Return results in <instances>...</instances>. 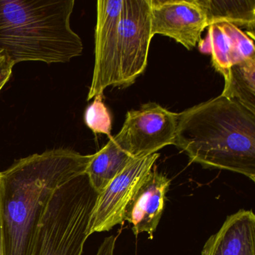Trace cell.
<instances>
[{
	"label": "cell",
	"instance_id": "6da1fadb",
	"mask_svg": "<svg viewBox=\"0 0 255 255\" xmlns=\"http://www.w3.org/2000/svg\"><path fill=\"white\" fill-rule=\"evenodd\" d=\"M92 156L53 149L17 159L0 172L5 255H32L38 224L53 192L86 174Z\"/></svg>",
	"mask_w": 255,
	"mask_h": 255
},
{
	"label": "cell",
	"instance_id": "7a4b0ae2",
	"mask_svg": "<svg viewBox=\"0 0 255 255\" xmlns=\"http://www.w3.org/2000/svg\"><path fill=\"white\" fill-rule=\"evenodd\" d=\"M174 145L204 168L255 181V114L234 100L220 95L178 113Z\"/></svg>",
	"mask_w": 255,
	"mask_h": 255
},
{
	"label": "cell",
	"instance_id": "3957f363",
	"mask_svg": "<svg viewBox=\"0 0 255 255\" xmlns=\"http://www.w3.org/2000/svg\"><path fill=\"white\" fill-rule=\"evenodd\" d=\"M74 0H0V52L22 62L65 63L83 53L71 29Z\"/></svg>",
	"mask_w": 255,
	"mask_h": 255
},
{
	"label": "cell",
	"instance_id": "277c9868",
	"mask_svg": "<svg viewBox=\"0 0 255 255\" xmlns=\"http://www.w3.org/2000/svg\"><path fill=\"white\" fill-rule=\"evenodd\" d=\"M98 195L86 174L59 186L41 216L32 255H82Z\"/></svg>",
	"mask_w": 255,
	"mask_h": 255
},
{
	"label": "cell",
	"instance_id": "5b68a950",
	"mask_svg": "<svg viewBox=\"0 0 255 255\" xmlns=\"http://www.w3.org/2000/svg\"><path fill=\"white\" fill-rule=\"evenodd\" d=\"M151 0H123L119 27V87H128L145 71L153 38Z\"/></svg>",
	"mask_w": 255,
	"mask_h": 255
},
{
	"label": "cell",
	"instance_id": "8992f818",
	"mask_svg": "<svg viewBox=\"0 0 255 255\" xmlns=\"http://www.w3.org/2000/svg\"><path fill=\"white\" fill-rule=\"evenodd\" d=\"M177 123L178 113L148 103L127 113L122 129L116 135L134 158L142 157L175 144Z\"/></svg>",
	"mask_w": 255,
	"mask_h": 255
},
{
	"label": "cell",
	"instance_id": "52a82bcc",
	"mask_svg": "<svg viewBox=\"0 0 255 255\" xmlns=\"http://www.w3.org/2000/svg\"><path fill=\"white\" fill-rule=\"evenodd\" d=\"M123 0L97 2L95 67L87 101L119 83V27Z\"/></svg>",
	"mask_w": 255,
	"mask_h": 255
},
{
	"label": "cell",
	"instance_id": "ba28073f",
	"mask_svg": "<svg viewBox=\"0 0 255 255\" xmlns=\"http://www.w3.org/2000/svg\"><path fill=\"white\" fill-rule=\"evenodd\" d=\"M159 157V153H155L136 158L107 185L98 195L89 224V236L123 223L127 205Z\"/></svg>",
	"mask_w": 255,
	"mask_h": 255
},
{
	"label": "cell",
	"instance_id": "9c48e42d",
	"mask_svg": "<svg viewBox=\"0 0 255 255\" xmlns=\"http://www.w3.org/2000/svg\"><path fill=\"white\" fill-rule=\"evenodd\" d=\"M152 34L165 35L191 50L208 27L200 0H151Z\"/></svg>",
	"mask_w": 255,
	"mask_h": 255
},
{
	"label": "cell",
	"instance_id": "30bf717a",
	"mask_svg": "<svg viewBox=\"0 0 255 255\" xmlns=\"http://www.w3.org/2000/svg\"><path fill=\"white\" fill-rule=\"evenodd\" d=\"M170 185L171 180L153 168L141 180L124 213V222L132 225L135 236L147 233L153 239L163 213Z\"/></svg>",
	"mask_w": 255,
	"mask_h": 255
},
{
	"label": "cell",
	"instance_id": "8fae6325",
	"mask_svg": "<svg viewBox=\"0 0 255 255\" xmlns=\"http://www.w3.org/2000/svg\"><path fill=\"white\" fill-rule=\"evenodd\" d=\"M198 43L200 51L211 55L213 67L222 76L234 65L255 58L253 38L231 23L210 25L207 37Z\"/></svg>",
	"mask_w": 255,
	"mask_h": 255
},
{
	"label": "cell",
	"instance_id": "7c38bea8",
	"mask_svg": "<svg viewBox=\"0 0 255 255\" xmlns=\"http://www.w3.org/2000/svg\"><path fill=\"white\" fill-rule=\"evenodd\" d=\"M201 255H255V216L240 210L227 217L216 234L208 239Z\"/></svg>",
	"mask_w": 255,
	"mask_h": 255
},
{
	"label": "cell",
	"instance_id": "4fadbf2b",
	"mask_svg": "<svg viewBox=\"0 0 255 255\" xmlns=\"http://www.w3.org/2000/svg\"><path fill=\"white\" fill-rule=\"evenodd\" d=\"M136 159L117 135L111 137L102 149L92 154L86 174L93 189L101 193L107 185Z\"/></svg>",
	"mask_w": 255,
	"mask_h": 255
},
{
	"label": "cell",
	"instance_id": "5bb4252c",
	"mask_svg": "<svg viewBox=\"0 0 255 255\" xmlns=\"http://www.w3.org/2000/svg\"><path fill=\"white\" fill-rule=\"evenodd\" d=\"M200 2L205 10L208 26L228 23L246 28L254 34L255 0H200Z\"/></svg>",
	"mask_w": 255,
	"mask_h": 255
},
{
	"label": "cell",
	"instance_id": "9a60e30c",
	"mask_svg": "<svg viewBox=\"0 0 255 255\" xmlns=\"http://www.w3.org/2000/svg\"><path fill=\"white\" fill-rule=\"evenodd\" d=\"M222 96L234 100L255 114V58L231 67L223 75Z\"/></svg>",
	"mask_w": 255,
	"mask_h": 255
},
{
	"label": "cell",
	"instance_id": "2e32d148",
	"mask_svg": "<svg viewBox=\"0 0 255 255\" xmlns=\"http://www.w3.org/2000/svg\"><path fill=\"white\" fill-rule=\"evenodd\" d=\"M84 121L95 133L104 134L111 138L112 118L103 101V95L95 97L94 102L86 108Z\"/></svg>",
	"mask_w": 255,
	"mask_h": 255
},
{
	"label": "cell",
	"instance_id": "e0dca14e",
	"mask_svg": "<svg viewBox=\"0 0 255 255\" xmlns=\"http://www.w3.org/2000/svg\"><path fill=\"white\" fill-rule=\"evenodd\" d=\"M14 65L4 52H0V91L9 80Z\"/></svg>",
	"mask_w": 255,
	"mask_h": 255
},
{
	"label": "cell",
	"instance_id": "ac0fdd59",
	"mask_svg": "<svg viewBox=\"0 0 255 255\" xmlns=\"http://www.w3.org/2000/svg\"><path fill=\"white\" fill-rule=\"evenodd\" d=\"M116 237L112 235L104 239L100 246L96 255H114Z\"/></svg>",
	"mask_w": 255,
	"mask_h": 255
},
{
	"label": "cell",
	"instance_id": "d6986e66",
	"mask_svg": "<svg viewBox=\"0 0 255 255\" xmlns=\"http://www.w3.org/2000/svg\"><path fill=\"white\" fill-rule=\"evenodd\" d=\"M0 255H5L3 234H2V216H1V177H0Z\"/></svg>",
	"mask_w": 255,
	"mask_h": 255
}]
</instances>
